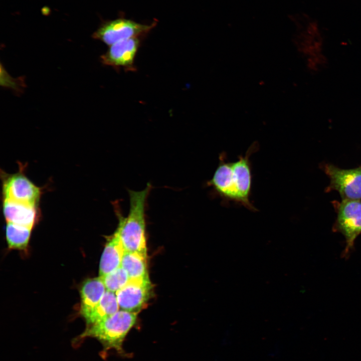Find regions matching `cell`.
Listing matches in <instances>:
<instances>
[{
	"instance_id": "cell-4",
	"label": "cell",
	"mask_w": 361,
	"mask_h": 361,
	"mask_svg": "<svg viewBox=\"0 0 361 361\" xmlns=\"http://www.w3.org/2000/svg\"><path fill=\"white\" fill-rule=\"evenodd\" d=\"M157 24L155 20L150 25H144L123 18L104 22L93 37L111 46L127 39L144 36Z\"/></svg>"
},
{
	"instance_id": "cell-15",
	"label": "cell",
	"mask_w": 361,
	"mask_h": 361,
	"mask_svg": "<svg viewBox=\"0 0 361 361\" xmlns=\"http://www.w3.org/2000/svg\"><path fill=\"white\" fill-rule=\"evenodd\" d=\"M32 228L8 222L6 227V236L9 247L25 249L27 248Z\"/></svg>"
},
{
	"instance_id": "cell-6",
	"label": "cell",
	"mask_w": 361,
	"mask_h": 361,
	"mask_svg": "<svg viewBox=\"0 0 361 361\" xmlns=\"http://www.w3.org/2000/svg\"><path fill=\"white\" fill-rule=\"evenodd\" d=\"M3 200H10L38 205L41 189L30 180L23 172L12 174L2 172Z\"/></svg>"
},
{
	"instance_id": "cell-1",
	"label": "cell",
	"mask_w": 361,
	"mask_h": 361,
	"mask_svg": "<svg viewBox=\"0 0 361 361\" xmlns=\"http://www.w3.org/2000/svg\"><path fill=\"white\" fill-rule=\"evenodd\" d=\"M258 149V142H254L245 155H240L233 162L227 160L226 153H220L218 165L207 185L224 206L232 202L253 212L258 211L250 200L252 173L250 157Z\"/></svg>"
},
{
	"instance_id": "cell-12",
	"label": "cell",
	"mask_w": 361,
	"mask_h": 361,
	"mask_svg": "<svg viewBox=\"0 0 361 361\" xmlns=\"http://www.w3.org/2000/svg\"><path fill=\"white\" fill-rule=\"evenodd\" d=\"M125 250L116 231L108 237L100 262L99 276L105 275L121 266Z\"/></svg>"
},
{
	"instance_id": "cell-5",
	"label": "cell",
	"mask_w": 361,
	"mask_h": 361,
	"mask_svg": "<svg viewBox=\"0 0 361 361\" xmlns=\"http://www.w3.org/2000/svg\"><path fill=\"white\" fill-rule=\"evenodd\" d=\"M324 168L330 180L329 188L337 191L342 200H361V166L342 169L327 164Z\"/></svg>"
},
{
	"instance_id": "cell-7",
	"label": "cell",
	"mask_w": 361,
	"mask_h": 361,
	"mask_svg": "<svg viewBox=\"0 0 361 361\" xmlns=\"http://www.w3.org/2000/svg\"><path fill=\"white\" fill-rule=\"evenodd\" d=\"M336 227L345 237L347 254L361 233V200H342L338 209Z\"/></svg>"
},
{
	"instance_id": "cell-13",
	"label": "cell",
	"mask_w": 361,
	"mask_h": 361,
	"mask_svg": "<svg viewBox=\"0 0 361 361\" xmlns=\"http://www.w3.org/2000/svg\"><path fill=\"white\" fill-rule=\"evenodd\" d=\"M121 266L126 270L130 279L149 278L146 255L125 251Z\"/></svg>"
},
{
	"instance_id": "cell-2",
	"label": "cell",
	"mask_w": 361,
	"mask_h": 361,
	"mask_svg": "<svg viewBox=\"0 0 361 361\" xmlns=\"http://www.w3.org/2000/svg\"><path fill=\"white\" fill-rule=\"evenodd\" d=\"M151 185L148 184L139 191L129 190V210L124 217L115 205L118 219L116 230L125 251L138 253L147 256L145 236V211Z\"/></svg>"
},
{
	"instance_id": "cell-16",
	"label": "cell",
	"mask_w": 361,
	"mask_h": 361,
	"mask_svg": "<svg viewBox=\"0 0 361 361\" xmlns=\"http://www.w3.org/2000/svg\"><path fill=\"white\" fill-rule=\"evenodd\" d=\"M101 277L106 290L114 293L123 287L130 280L128 273L121 266Z\"/></svg>"
},
{
	"instance_id": "cell-10",
	"label": "cell",
	"mask_w": 361,
	"mask_h": 361,
	"mask_svg": "<svg viewBox=\"0 0 361 361\" xmlns=\"http://www.w3.org/2000/svg\"><path fill=\"white\" fill-rule=\"evenodd\" d=\"M3 212L7 223L33 228L39 217L38 205L3 200Z\"/></svg>"
},
{
	"instance_id": "cell-11",
	"label": "cell",
	"mask_w": 361,
	"mask_h": 361,
	"mask_svg": "<svg viewBox=\"0 0 361 361\" xmlns=\"http://www.w3.org/2000/svg\"><path fill=\"white\" fill-rule=\"evenodd\" d=\"M105 290L104 283L100 276L88 279L83 283L80 291V313L85 320L98 304Z\"/></svg>"
},
{
	"instance_id": "cell-3",
	"label": "cell",
	"mask_w": 361,
	"mask_h": 361,
	"mask_svg": "<svg viewBox=\"0 0 361 361\" xmlns=\"http://www.w3.org/2000/svg\"><path fill=\"white\" fill-rule=\"evenodd\" d=\"M137 316L136 313L119 310L108 317L88 325L77 338V341L86 337L95 338L102 345L104 351L114 349L123 353L124 340L135 324Z\"/></svg>"
},
{
	"instance_id": "cell-9",
	"label": "cell",
	"mask_w": 361,
	"mask_h": 361,
	"mask_svg": "<svg viewBox=\"0 0 361 361\" xmlns=\"http://www.w3.org/2000/svg\"><path fill=\"white\" fill-rule=\"evenodd\" d=\"M140 38L123 40L110 46L107 52L101 56L103 63L116 68H123L128 71L135 70L134 62L140 47Z\"/></svg>"
},
{
	"instance_id": "cell-8",
	"label": "cell",
	"mask_w": 361,
	"mask_h": 361,
	"mask_svg": "<svg viewBox=\"0 0 361 361\" xmlns=\"http://www.w3.org/2000/svg\"><path fill=\"white\" fill-rule=\"evenodd\" d=\"M152 285L148 279H130L116 293L121 310L138 313L151 296Z\"/></svg>"
},
{
	"instance_id": "cell-14",
	"label": "cell",
	"mask_w": 361,
	"mask_h": 361,
	"mask_svg": "<svg viewBox=\"0 0 361 361\" xmlns=\"http://www.w3.org/2000/svg\"><path fill=\"white\" fill-rule=\"evenodd\" d=\"M116 293L106 290L98 304L85 320L87 326L98 322L119 309Z\"/></svg>"
}]
</instances>
